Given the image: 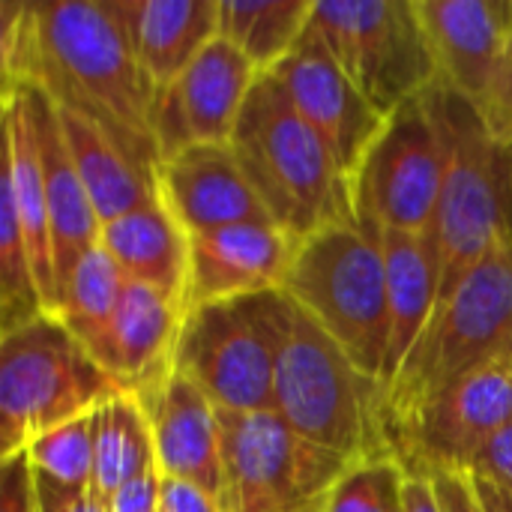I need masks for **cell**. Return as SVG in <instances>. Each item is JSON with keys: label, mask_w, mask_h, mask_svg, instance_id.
<instances>
[{"label": "cell", "mask_w": 512, "mask_h": 512, "mask_svg": "<svg viewBox=\"0 0 512 512\" xmlns=\"http://www.w3.org/2000/svg\"><path fill=\"white\" fill-rule=\"evenodd\" d=\"M183 312V303L174 297L126 279L111 324L90 354L108 375L135 393L171 369V351Z\"/></svg>", "instance_id": "obj_20"}, {"label": "cell", "mask_w": 512, "mask_h": 512, "mask_svg": "<svg viewBox=\"0 0 512 512\" xmlns=\"http://www.w3.org/2000/svg\"><path fill=\"white\" fill-rule=\"evenodd\" d=\"M444 177V144L426 93L387 117L354 177L357 216L381 231L429 234Z\"/></svg>", "instance_id": "obj_12"}, {"label": "cell", "mask_w": 512, "mask_h": 512, "mask_svg": "<svg viewBox=\"0 0 512 512\" xmlns=\"http://www.w3.org/2000/svg\"><path fill=\"white\" fill-rule=\"evenodd\" d=\"M231 150L273 225L288 237L306 240L357 219L354 183L270 72L249 90Z\"/></svg>", "instance_id": "obj_2"}, {"label": "cell", "mask_w": 512, "mask_h": 512, "mask_svg": "<svg viewBox=\"0 0 512 512\" xmlns=\"http://www.w3.org/2000/svg\"><path fill=\"white\" fill-rule=\"evenodd\" d=\"M93 414V411H90ZM90 414H81L48 435L36 438L24 453L36 477L63 489H93V429Z\"/></svg>", "instance_id": "obj_29"}, {"label": "cell", "mask_w": 512, "mask_h": 512, "mask_svg": "<svg viewBox=\"0 0 512 512\" xmlns=\"http://www.w3.org/2000/svg\"><path fill=\"white\" fill-rule=\"evenodd\" d=\"M156 87L171 84L219 36V0H99Z\"/></svg>", "instance_id": "obj_19"}, {"label": "cell", "mask_w": 512, "mask_h": 512, "mask_svg": "<svg viewBox=\"0 0 512 512\" xmlns=\"http://www.w3.org/2000/svg\"><path fill=\"white\" fill-rule=\"evenodd\" d=\"M156 444L159 474L183 480L219 501L222 495V426L216 405L186 375L168 369L135 390Z\"/></svg>", "instance_id": "obj_16"}, {"label": "cell", "mask_w": 512, "mask_h": 512, "mask_svg": "<svg viewBox=\"0 0 512 512\" xmlns=\"http://www.w3.org/2000/svg\"><path fill=\"white\" fill-rule=\"evenodd\" d=\"M405 512H447L438 489L429 477H408L405 483Z\"/></svg>", "instance_id": "obj_38"}, {"label": "cell", "mask_w": 512, "mask_h": 512, "mask_svg": "<svg viewBox=\"0 0 512 512\" xmlns=\"http://www.w3.org/2000/svg\"><path fill=\"white\" fill-rule=\"evenodd\" d=\"M159 492H162V474H144L138 480H132L129 486H123L111 501L108 512H159Z\"/></svg>", "instance_id": "obj_34"}, {"label": "cell", "mask_w": 512, "mask_h": 512, "mask_svg": "<svg viewBox=\"0 0 512 512\" xmlns=\"http://www.w3.org/2000/svg\"><path fill=\"white\" fill-rule=\"evenodd\" d=\"M441 129L444 177L429 228L438 261V303L495 249L512 243V180L507 144L459 93L426 90Z\"/></svg>", "instance_id": "obj_3"}, {"label": "cell", "mask_w": 512, "mask_h": 512, "mask_svg": "<svg viewBox=\"0 0 512 512\" xmlns=\"http://www.w3.org/2000/svg\"><path fill=\"white\" fill-rule=\"evenodd\" d=\"M129 393L51 312L0 333V462Z\"/></svg>", "instance_id": "obj_6"}, {"label": "cell", "mask_w": 512, "mask_h": 512, "mask_svg": "<svg viewBox=\"0 0 512 512\" xmlns=\"http://www.w3.org/2000/svg\"><path fill=\"white\" fill-rule=\"evenodd\" d=\"M258 69L225 39H213L195 63L156 90L153 135L162 162L198 147L231 144Z\"/></svg>", "instance_id": "obj_13"}, {"label": "cell", "mask_w": 512, "mask_h": 512, "mask_svg": "<svg viewBox=\"0 0 512 512\" xmlns=\"http://www.w3.org/2000/svg\"><path fill=\"white\" fill-rule=\"evenodd\" d=\"M3 147H6V162H3L0 183L12 195L45 309L54 315V306H57L54 249H51L36 114H33V99L27 87H3Z\"/></svg>", "instance_id": "obj_21"}, {"label": "cell", "mask_w": 512, "mask_h": 512, "mask_svg": "<svg viewBox=\"0 0 512 512\" xmlns=\"http://www.w3.org/2000/svg\"><path fill=\"white\" fill-rule=\"evenodd\" d=\"M273 411L306 441L351 462L387 456L384 384L360 372L336 339L297 306L276 366Z\"/></svg>", "instance_id": "obj_7"}, {"label": "cell", "mask_w": 512, "mask_h": 512, "mask_svg": "<svg viewBox=\"0 0 512 512\" xmlns=\"http://www.w3.org/2000/svg\"><path fill=\"white\" fill-rule=\"evenodd\" d=\"M270 75L279 81L297 114L324 138L342 174L354 183L366 153L384 132L387 117L357 90L309 27Z\"/></svg>", "instance_id": "obj_14"}, {"label": "cell", "mask_w": 512, "mask_h": 512, "mask_svg": "<svg viewBox=\"0 0 512 512\" xmlns=\"http://www.w3.org/2000/svg\"><path fill=\"white\" fill-rule=\"evenodd\" d=\"M99 246L117 261L126 279L144 282L186 309L189 288V234L171 216L162 198L102 225Z\"/></svg>", "instance_id": "obj_23"}, {"label": "cell", "mask_w": 512, "mask_h": 512, "mask_svg": "<svg viewBox=\"0 0 512 512\" xmlns=\"http://www.w3.org/2000/svg\"><path fill=\"white\" fill-rule=\"evenodd\" d=\"M486 123L492 126V132L501 141L512 138V27L510 39H507L504 66H501V78H498V87H495V99H492V108L486 111Z\"/></svg>", "instance_id": "obj_36"}, {"label": "cell", "mask_w": 512, "mask_h": 512, "mask_svg": "<svg viewBox=\"0 0 512 512\" xmlns=\"http://www.w3.org/2000/svg\"><path fill=\"white\" fill-rule=\"evenodd\" d=\"M468 480H471V489H474L483 512H512V492L492 486L486 480H477V477H468Z\"/></svg>", "instance_id": "obj_39"}, {"label": "cell", "mask_w": 512, "mask_h": 512, "mask_svg": "<svg viewBox=\"0 0 512 512\" xmlns=\"http://www.w3.org/2000/svg\"><path fill=\"white\" fill-rule=\"evenodd\" d=\"M507 144V156H510V180H512V138L510 141H504Z\"/></svg>", "instance_id": "obj_40"}, {"label": "cell", "mask_w": 512, "mask_h": 512, "mask_svg": "<svg viewBox=\"0 0 512 512\" xmlns=\"http://www.w3.org/2000/svg\"><path fill=\"white\" fill-rule=\"evenodd\" d=\"M282 291L360 372L381 381L387 357V261L381 228L363 216L297 240Z\"/></svg>", "instance_id": "obj_4"}, {"label": "cell", "mask_w": 512, "mask_h": 512, "mask_svg": "<svg viewBox=\"0 0 512 512\" xmlns=\"http://www.w3.org/2000/svg\"><path fill=\"white\" fill-rule=\"evenodd\" d=\"M222 512H324L348 456L297 435L276 411H219Z\"/></svg>", "instance_id": "obj_10"}, {"label": "cell", "mask_w": 512, "mask_h": 512, "mask_svg": "<svg viewBox=\"0 0 512 512\" xmlns=\"http://www.w3.org/2000/svg\"><path fill=\"white\" fill-rule=\"evenodd\" d=\"M384 261H387V357L381 384L387 387L405 357L414 351L438 309V261L429 234L411 231H381Z\"/></svg>", "instance_id": "obj_24"}, {"label": "cell", "mask_w": 512, "mask_h": 512, "mask_svg": "<svg viewBox=\"0 0 512 512\" xmlns=\"http://www.w3.org/2000/svg\"><path fill=\"white\" fill-rule=\"evenodd\" d=\"M3 87H30L54 108L99 126L135 165L159 177L156 84L99 0H3Z\"/></svg>", "instance_id": "obj_1"}, {"label": "cell", "mask_w": 512, "mask_h": 512, "mask_svg": "<svg viewBox=\"0 0 512 512\" xmlns=\"http://www.w3.org/2000/svg\"><path fill=\"white\" fill-rule=\"evenodd\" d=\"M405 468L390 456L360 459L330 492L324 512H405Z\"/></svg>", "instance_id": "obj_30"}, {"label": "cell", "mask_w": 512, "mask_h": 512, "mask_svg": "<svg viewBox=\"0 0 512 512\" xmlns=\"http://www.w3.org/2000/svg\"><path fill=\"white\" fill-rule=\"evenodd\" d=\"M54 111H57L66 150L75 162V171L102 225L162 198L159 177L135 165L99 126H93L90 120L72 111H63V108H54Z\"/></svg>", "instance_id": "obj_25"}, {"label": "cell", "mask_w": 512, "mask_h": 512, "mask_svg": "<svg viewBox=\"0 0 512 512\" xmlns=\"http://www.w3.org/2000/svg\"><path fill=\"white\" fill-rule=\"evenodd\" d=\"M465 477H477L512 492V420L501 432H495V438L483 447V453Z\"/></svg>", "instance_id": "obj_32"}, {"label": "cell", "mask_w": 512, "mask_h": 512, "mask_svg": "<svg viewBox=\"0 0 512 512\" xmlns=\"http://www.w3.org/2000/svg\"><path fill=\"white\" fill-rule=\"evenodd\" d=\"M315 0H219V39L261 75L276 69L309 27Z\"/></svg>", "instance_id": "obj_27"}, {"label": "cell", "mask_w": 512, "mask_h": 512, "mask_svg": "<svg viewBox=\"0 0 512 512\" xmlns=\"http://www.w3.org/2000/svg\"><path fill=\"white\" fill-rule=\"evenodd\" d=\"M492 366H512V243L486 255L444 297L384 387V420Z\"/></svg>", "instance_id": "obj_8"}, {"label": "cell", "mask_w": 512, "mask_h": 512, "mask_svg": "<svg viewBox=\"0 0 512 512\" xmlns=\"http://www.w3.org/2000/svg\"><path fill=\"white\" fill-rule=\"evenodd\" d=\"M438 84L483 117L492 108L512 27V0H417Z\"/></svg>", "instance_id": "obj_15"}, {"label": "cell", "mask_w": 512, "mask_h": 512, "mask_svg": "<svg viewBox=\"0 0 512 512\" xmlns=\"http://www.w3.org/2000/svg\"><path fill=\"white\" fill-rule=\"evenodd\" d=\"M309 30L384 117L438 84L417 0H315Z\"/></svg>", "instance_id": "obj_9"}, {"label": "cell", "mask_w": 512, "mask_h": 512, "mask_svg": "<svg viewBox=\"0 0 512 512\" xmlns=\"http://www.w3.org/2000/svg\"><path fill=\"white\" fill-rule=\"evenodd\" d=\"M294 246L297 240L276 225H231L189 237L186 309L282 288Z\"/></svg>", "instance_id": "obj_18"}, {"label": "cell", "mask_w": 512, "mask_h": 512, "mask_svg": "<svg viewBox=\"0 0 512 512\" xmlns=\"http://www.w3.org/2000/svg\"><path fill=\"white\" fill-rule=\"evenodd\" d=\"M30 99H33V114H36L48 225H51V249H54V282H57V297H60L63 285L69 282L78 261L99 243L102 222H99L96 207H93V201L75 171V162L66 150L54 105L39 90H30Z\"/></svg>", "instance_id": "obj_22"}, {"label": "cell", "mask_w": 512, "mask_h": 512, "mask_svg": "<svg viewBox=\"0 0 512 512\" xmlns=\"http://www.w3.org/2000/svg\"><path fill=\"white\" fill-rule=\"evenodd\" d=\"M510 420L512 366H492L387 417L384 447L408 477L468 474Z\"/></svg>", "instance_id": "obj_11"}, {"label": "cell", "mask_w": 512, "mask_h": 512, "mask_svg": "<svg viewBox=\"0 0 512 512\" xmlns=\"http://www.w3.org/2000/svg\"><path fill=\"white\" fill-rule=\"evenodd\" d=\"M93 429V495L108 501L132 480L159 471L150 420L135 393H120L90 414Z\"/></svg>", "instance_id": "obj_26"}, {"label": "cell", "mask_w": 512, "mask_h": 512, "mask_svg": "<svg viewBox=\"0 0 512 512\" xmlns=\"http://www.w3.org/2000/svg\"><path fill=\"white\" fill-rule=\"evenodd\" d=\"M294 327V303L282 288L189 306L171 369L186 375L216 411H273L279 354Z\"/></svg>", "instance_id": "obj_5"}, {"label": "cell", "mask_w": 512, "mask_h": 512, "mask_svg": "<svg viewBox=\"0 0 512 512\" xmlns=\"http://www.w3.org/2000/svg\"><path fill=\"white\" fill-rule=\"evenodd\" d=\"M0 512H39L36 477L27 453H15L0 465Z\"/></svg>", "instance_id": "obj_31"}, {"label": "cell", "mask_w": 512, "mask_h": 512, "mask_svg": "<svg viewBox=\"0 0 512 512\" xmlns=\"http://www.w3.org/2000/svg\"><path fill=\"white\" fill-rule=\"evenodd\" d=\"M159 512H222L219 501L207 495L204 489L183 483V480H168L162 477V492H159Z\"/></svg>", "instance_id": "obj_35"}, {"label": "cell", "mask_w": 512, "mask_h": 512, "mask_svg": "<svg viewBox=\"0 0 512 512\" xmlns=\"http://www.w3.org/2000/svg\"><path fill=\"white\" fill-rule=\"evenodd\" d=\"M36 507L39 512H108L105 504L93 495V489L75 492L42 477H36Z\"/></svg>", "instance_id": "obj_33"}, {"label": "cell", "mask_w": 512, "mask_h": 512, "mask_svg": "<svg viewBox=\"0 0 512 512\" xmlns=\"http://www.w3.org/2000/svg\"><path fill=\"white\" fill-rule=\"evenodd\" d=\"M159 195L189 237L231 225H273L231 144H198L162 162Z\"/></svg>", "instance_id": "obj_17"}, {"label": "cell", "mask_w": 512, "mask_h": 512, "mask_svg": "<svg viewBox=\"0 0 512 512\" xmlns=\"http://www.w3.org/2000/svg\"><path fill=\"white\" fill-rule=\"evenodd\" d=\"M126 288V276L117 261L96 243L72 270L69 282L57 297L54 315L72 330V336L93 351L105 336L111 315Z\"/></svg>", "instance_id": "obj_28"}, {"label": "cell", "mask_w": 512, "mask_h": 512, "mask_svg": "<svg viewBox=\"0 0 512 512\" xmlns=\"http://www.w3.org/2000/svg\"><path fill=\"white\" fill-rule=\"evenodd\" d=\"M432 483H435L438 498L447 512H483L474 489H471V480L465 474H438V477H432Z\"/></svg>", "instance_id": "obj_37"}]
</instances>
